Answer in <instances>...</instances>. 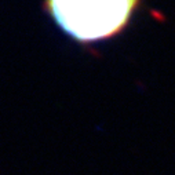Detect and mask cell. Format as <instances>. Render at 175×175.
I'll return each mask as SVG.
<instances>
[{
	"label": "cell",
	"mask_w": 175,
	"mask_h": 175,
	"mask_svg": "<svg viewBox=\"0 0 175 175\" xmlns=\"http://www.w3.org/2000/svg\"><path fill=\"white\" fill-rule=\"evenodd\" d=\"M138 0H47V8L68 36L94 43L117 35L128 23Z\"/></svg>",
	"instance_id": "cell-1"
}]
</instances>
